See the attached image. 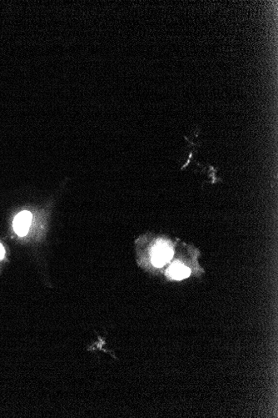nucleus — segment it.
I'll list each match as a JSON object with an SVG mask.
<instances>
[{"label": "nucleus", "mask_w": 278, "mask_h": 418, "mask_svg": "<svg viewBox=\"0 0 278 418\" xmlns=\"http://www.w3.org/2000/svg\"><path fill=\"white\" fill-rule=\"evenodd\" d=\"M3 256H4V249H3V246L0 244V260H2Z\"/></svg>", "instance_id": "obj_4"}, {"label": "nucleus", "mask_w": 278, "mask_h": 418, "mask_svg": "<svg viewBox=\"0 0 278 418\" xmlns=\"http://www.w3.org/2000/svg\"><path fill=\"white\" fill-rule=\"evenodd\" d=\"M172 254L173 252L172 249L167 245L165 243H159L154 250L153 259H152L153 264L156 267H162L165 263L171 260Z\"/></svg>", "instance_id": "obj_1"}, {"label": "nucleus", "mask_w": 278, "mask_h": 418, "mask_svg": "<svg viewBox=\"0 0 278 418\" xmlns=\"http://www.w3.org/2000/svg\"><path fill=\"white\" fill-rule=\"evenodd\" d=\"M31 221L32 214L29 211H23L16 216L13 221V229L19 237L28 234Z\"/></svg>", "instance_id": "obj_2"}, {"label": "nucleus", "mask_w": 278, "mask_h": 418, "mask_svg": "<svg viewBox=\"0 0 278 418\" xmlns=\"http://www.w3.org/2000/svg\"><path fill=\"white\" fill-rule=\"evenodd\" d=\"M169 275L174 280H183L190 275L189 268L182 265L181 263L176 262L169 268Z\"/></svg>", "instance_id": "obj_3"}]
</instances>
